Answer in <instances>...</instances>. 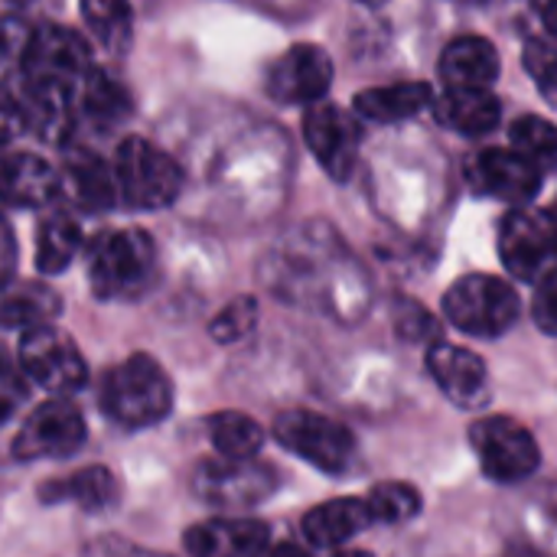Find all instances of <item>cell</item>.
<instances>
[{"label":"cell","mask_w":557,"mask_h":557,"mask_svg":"<svg viewBox=\"0 0 557 557\" xmlns=\"http://www.w3.org/2000/svg\"><path fill=\"white\" fill-rule=\"evenodd\" d=\"M98 405L117 428L144 431L173 411V382L153 356L134 352L104 372Z\"/></svg>","instance_id":"1"},{"label":"cell","mask_w":557,"mask_h":557,"mask_svg":"<svg viewBox=\"0 0 557 557\" xmlns=\"http://www.w3.org/2000/svg\"><path fill=\"white\" fill-rule=\"evenodd\" d=\"M85 274L98 300H134L157 277V245L144 228H111L95 235Z\"/></svg>","instance_id":"2"},{"label":"cell","mask_w":557,"mask_h":557,"mask_svg":"<svg viewBox=\"0 0 557 557\" xmlns=\"http://www.w3.org/2000/svg\"><path fill=\"white\" fill-rule=\"evenodd\" d=\"M117 199L134 212H160L183 193L180 163L144 137H127L114 157Z\"/></svg>","instance_id":"3"},{"label":"cell","mask_w":557,"mask_h":557,"mask_svg":"<svg viewBox=\"0 0 557 557\" xmlns=\"http://www.w3.org/2000/svg\"><path fill=\"white\" fill-rule=\"evenodd\" d=\"M447 320L480 339H496L509 333L519 320V294L509 281L493 274H467L444 294Z\"/></svg>","instance_id":"4"},{"label":"cell","mask_w":557,"mask_h":557,"mask_svg":"<svg viewBox=\"0 0 557 557\" xmlns=\"http://www.w3.org/2000/svg\"><path fill=\"white\" fill-rule=\"evenodd\" d=\"M470 447L476 454L480 470L499 486L525 483L542 467V450H539V441L532 437V431L506 414L473 421Z\"/></svg>","instance_id":"5"},{"label":"cell","mask_w":557,"mask_h":557,"mask_svg":"<svg viewBox=\"0 0 557 557\" xmlns=\"http://www.w3.org/2000/svg\"><path fill=\"white\" fill-rule=\"evenodd\" d=\"M274 437L284 450L297 454L323 473H346L356 460V437L336 418L320 411L290 408L274 418Z\"/></svg>","instance_id":"6"},{"label":"cell","mask_w":557,"mask_h":557,"mask_svg":"<svg viewBox=\"0 0 557 557\" xmlns=\"http://www.w3.org/2000/svg\"><path fill=\"white\" fill-rule=\"evenodd\" d=\"M281 490L277 467L251 460L209 457L193 473V493L212 509H251L268 503Z\"/></svg>","instance_id":"7"},{"label":"cell","mask_w":557,"mask_h":557,"mask_svg":"<svg viewBox=\"0 0 557 557\" xmlns=\"http://www.w3.org/2000/svg\"><path fill=\"white\" fill-rule=\"evenodd\" d=\"M85 414L69 395H52L49 401L36 405L26 421L20 424L10 454L20 463L29 460H65L85 447Z\"/></svg>","instance_id":"8"},{"label":"cell","mask_w":557,"mask_h":557,"mask_svg":"<svg viewBox=\"0 0 557 557\" xmlns=\"http://www.w3.org/2000/svg\"><path fill=\"white\" fill-rule=\"evenodd\" d=\"M16 362L23 375L49 395H72L88 385V366L78 346L72 343L69 333H62L52 323L23 330Z\"/></svg>","instance_id":"9"},{"label":"cell","mask_w":557,"mask_h":557,"mask_svg":"<svg viewBox=\"0 0 557 557\" xmlns=\"http://www.w3.org/2000/svg\"><path fill=\"white\" fill-rule=\"evenodd\" d=\"M499 258L519 281H539L557 264V235L545 209H516L499 228Z\"/></svg>","instance_id":"10"},{"label":"cell","mask_w":557,"mask_h":557,"mask_svg":"<svg viewBox=\"0 0 557 557\" xmlns=\"http://www.w3.org/2000/svg\"><path fill=\"white\" fill-rule=\"evenodd\" d=\"M304 140L313 150V157L320 160V166L336 183H346L352 176L356 160H359V147H362V127L346 108L330 104V101L307 104Z\"/></svg>","instance_id":"11"},{"label":"cell","mask_w":557,"mask_h":557,"mask_svg":"<svg viewBox=\"0 0 557 557\" xmlns=\"http://www.w3.org/2000/svg\"><path fill=\"white\" fill-rule=\"evenodd\" d=\"M333 85V59L323 46L297 42L281 52L264 75V88L277 104H317Z\"/></svg>","instance_id":"12"},{"label":"cell","mask_w":557,"mask_h":557,"mask_svg":"<svg viewBox=\"0 0 557 557\" xmlns=\"http://www.w3.org/2000/svg\"><path fill=\"white\" fill-rule=\"evenodd\" d=\"M467 180L480 196H493L509 206H529L542 189V173L512 147H490L470 157Z\"/></svg>","instance_id":"13"},{"label":"cell","mask_w":557,"mask_h":557,"mask_svg":"<svg viewBox=\"0 0 557 557\" xmlns=\"http://www.w3.org/2000/svg\"><path fill=\"white\" fill-rule=\"evenodd\" d=\"M88 69H91L88 42L69 26H36L29 49L20 62V72L26 75L59 78L69 85H78V78Z\"/></svg>","instance_id":"14"},{"label":"cell","mask_w":557,"mask_h":557,"mask_svg":"<svg viewBox=\"0 0 557 557\" xmlns=\"http://www.w3.org/2000/svg\"><path fill=\"white\" fill-rule=\"evenodd\" d=\"M271 545V529L258 519L219 516L196 522L183 535L189 557H261Z\"/></svg>","instance_id":"15"},{"label":"cell","mask_w":557,"mask_h":557,"mask_svg":"<svg viewBox=\"0 0 557 557\" xmlns=\"http://www.w3.org/2000/svg\"><path fill=\"white\" fill-rule=\"evenodd\" d=\"M428 372L437 388L460 408H483L490 401V369L486 362L454 343H434L428 349Z\"/></svg>","instance_id":"16"},{"label":"cell","mask_w":557,"mask_h":557,"mask_svg":"<svg viewBox=\"0 0 557 557\" xmlns=\"http://www.w3.org/2000/svg\"><path fill=\"white\" fill-rule=\"evenodd\" d=\"M59 196V173L36 153L0 147V202L20 209L49 206Z\"/></svg>","instance_id":"17"},{"label":"cell","mask_w":557,"mask_h":557,"mask_svg":"<svg viewBox=\"0 0 557 557\" xmlns=\"http://www.w3.org/2000/svg\"><path fill=\"white\" fill-rule=\"evenodd\" d=\"M39 503L46 506H75L88 516H101L117 509L121 480L108 467H82L69 476L46 480L39 486Z\"/></svg>","instance_id":"18"},{"label":"cell","mask_w":557,"mask_h":557,"mask_svg":"<svg viewBox=\"0 0 557 557\" xmlns=\"http://www.w3.org/2000/svg\"><path fill=\"white\" fill-rule=\"evenodd\" d=\"M372 522L369 516V506L366 499H330L317 509H310L300 522L304 529V539L313 545V548H326V552H336L343 545H349L356 535H362Z\"/></svg>","instance_id":"19"},{"label":"cell","mask_w":557,"mask_h":557,"mask_svg":"<svg viewBox=\"0 0 557 557\" xmlns=\"http://www.w3.org/2000/svg\"><path fill=\"white\" fill-rule=\"evenodd\" d=\"M62 313V297L42 284L26 277H7L0 281V326L3 330H33L42 323H52Z\"/></svg>","instance_id":"20"},{"label":"cell","mask_w":557,"mask_h":557,"mask_svg":"<svg viewBox=\"0 0 557 557\" xmlns=\"http://www.w3.org/2000/svg\"><path fill=\"white\" fill-rule=\"evenodd\" d=\"M59 189H65L72 196V202H78V209H85V212H108L117 202L114 166L104 163V157H98L91 150H78L65 160Z\"/></svg>","instance_id":"21"},{"label":"cell","mask_w":557,"mask_h":557,"mask_svg":"<svg viewBox=\"0 0 557 557\" xmlns=\"http://www.w3.org/2000/svg\"><path fill=\"white\" fill-rule=\"evenodd\" d=\"M441 78L447 88H490L499 78V52L483 36H460L441 52Z\"/></svg>","instance_id":"22"},{"label":"cell","mask_w":557,"mask_h":557,"mask_svg":"<svg viewBox=\"0 0 557 557\" xmlns=\"http://www.w3.org/2000/svg\"><path fill=\"white\" fill-rule=\"evenodd\" d=\"M434 104V91L428 82H395V85H379L366 88L356 95V114L375 124H398L408 121Z\"/></svg>","instance_id":"23"},{"label":"cell","mask_w":557,"mask_h":557,"mask_svg":"<svg viewBox=\"0 0 557 557\" xmlns=\"http://www.w3.org/2000/svg\"><path fill=\"white\" fill-rule=\"evenodd\" d=\"M437 117L457 134L483 137L499 127L503 104L490 88H447V95L437 101Z\"/></svg>","instance_id":"24"},{"label":"cell","mask_w":557,"mask_h":557,"mask_svg":"<svg viewBox=\"0 0 557 557\" xmlns=\"http://www.w3.org/2000/svg\"><path fill=\"white\" fill-rule=\"evenodd\" d=\"M82 251V225L69 212H49L36 228V268L42 274H62Z\"/></svg>","instance_id":"25"},{"label":"cell","mask_w":557,"mask_h":557,"mask_svg":"<svg viewBox=\"0 0 557 557\" xmlns=\"http://www.w3.org/2000/svg\"><path fill=\"white\" fill-rule=\"evenodd\" d=\"M206 434H209V444H212L215 457H225V460H251L264 447L261 424L255 418L242 414V411L212 414L206 421Z\"/></svg>","instance_id":"26"},{"label":"cell","mask_w":557,"mask_h":557,"mask_svg":"<svg viewBox=\"0 0 557 557\" xmlns=\"http://www.w3.org/2000/svg\"><path fill=\"white\" fill-rule=\"evenodd\" d=\"M78 111L98 124H117L131 114V101L114 78H108L104 72L91 65L75 85V114Z\"/></svg>","instance_id":"27"},{"label":"cell","mask_w":557,"mask_h":557,"mask_svg":"<svg viewBox=\"0 0 557 557\" xmlns=\"http://www.w3.org/2000/svg\"><path fill=\"white\" fill-rule=\"evenodd\" d=\"M82 20L108 52H124L134 36L131 0H82Z\"/></svg>","instance_id":"28"},{"label":"cell","mask_w":557,"mask_h":557,"mask_svg":"<svg viewBox=\"0 0 557 557\" xmlns=\"http://www.w3.org/2000/svg\"><path fill=\"white\" fill-rule=\"evenodd\" d=\"M509 147L525 157L542 176L557 173V127L539 114H525L509 127Z\"/></svg>","instance_id":"29"},{"label":"cell","mask_w":557,"mask_h":557,"mask_svg":"<svg viewBox=\"0 0 557 557\" xmlns=\"http://www.w3.org/2000/svg\"><path fill=\"white\" fill-rule=\"evenodd\" d=\"M366 506L375 525H401L421 512V493L408 483H379L369 490Z\"/></svg>","instance_id":"30"},{"label":"cell","mask_w":557,"mask_h":557,"mask_svg":"<svg viewBox=\"0 0 557 557\" xmlns=\"http://www.w3.org/2000/svg\"><path fill=\"white\" fill-rule=\"evenodd\" d=\"M255 326H258V300L255 297H235L212 317L209 336L219 346H232V343H242L245 336H251Z\"/></svg>","instance_id":"31"},{"label":"cell","mask_w":557,"mask_h":557,"mask_svg":"<svg viewBox=\"0 0 557 557\" xmlns=\"http://www.w3.org/2000/svg\"><path fill=\"white\" fill-rule=\"evenodd\" d=\"M522 65L532 75V82L539 85V91L557 101V49L545 39H529L522 49Z\"/></svg>","instance_id":"32"},{"label":"cell","mask_w":557,"mask_h":557,"mask_svg":"<svg viewBox=\"0 0 557 557\" xmlns=\"http://www.w3.org/2000/svg\"><path fill=\"white\" fill-rule=\"evenodd\" d=\"M33 23L16 16V13H7L0 16V72H10V69H20L26 49H29V39H33Z\"/></svg>","instance_id":"33"},{"label":"cell","mask_w":557,"mask_h":557,"mask_svg":"<svg viewBox=\"0 0 557 557\" xmlns=\"http://www.w3.org/2000/svg\"><path fill=\"white\" fill-rule=\"evenodd\" d=\"M26 395H29V382L20 362L0 346V424L13 418V411L26 401Z\"/></svg>","instance_id":"34"},{"label":"cell","mask_w":557,"mask_h":557,"mask_svg":"<svg viewBox=\"0 0 557 557\" xmlns=\"http://www.w3.org/2000/svg\"><path fill=\"white\" fill-rule=\"evenodd\" d=\"M532 320L542 333L557 336V264L535 281Z\"/></svg>","instance_id":"35"},{"label":"cell","mask_w":557,"mask_h":557,"mask_svg":"<svg viewBox=\"0 0 557 557\" xmlns=\"http://www.w3.org/2000/svg\"><path fill=\"white\" fill-rule=\"evenodd\" d=\"M395 326H398V333L405 336V339H411V343H418V339H428V336H434V317L424 310V307H418V304H411V300H405V304H398L395 307Z\"/></svg>","instance_id":"36"},{"label":"cell","mask_w":557,"mask_h":557,"mask_svg":"<svg viewBox=\"0 0 557 557\" xmlns=\"http://www.w3.org/2000/svg\"><path fill=\"white\" fill-rule=\"evenodd\" d=\"M20 134H26V121L23 111L16 104V95L10 85H0V147L13 144Z\"/></svg>","instance_id":"37"},{"label":"cell","mask_w":557,"mask_h":557,"mask_svg":"<svg viewBox=\"0 0 557 557\" xmlns=\"http://www.w3.org/2000/svg\"><path fill=\"white\" fill-rule=\"evenodd\" d=\"M16 274V235L7 215L0 212V281Z\"/></svg>","instance_id":"38"},{"label":"cell","mask_w":557,"mask_h":557,"mask_svg":"<svg viewBox=\"0 0 557 557\" xmlns=\"http://www.w3.org/2000/svg\"><path fill=\"white\" fill-rule=\"evenodd\" d=\"M91 557H170L157 555V552H144V548H134V545H124V542H101Z\"/></svg>","instance_id":"39"},{"label":"cell","mask_w":557,"mask_h":557,"mask_svg":"<svg viewBox=\"0 0 557 557\" xmlns=\"http://www.w3.org/2000/svg\"><path fill=\"white\" fill-rule=\"evenodd\" d=\"M261 557H313L310 552H304L300 545H290V542H284V545H268V552Z\"/></svg>","instance_id":"40"},{"label":"cell","mask_w":557,"mask_h":557,"mask_svg":"<svg viewBox=\"0 0 557 557\" xmlns=\"http://www.w3.org/2000/svg\"><path fill=\"white\" fill-rule=\"evenodd\" d=\"M542 23H545V29L557 39V0H545V7H542Z\"/></svg>","instance_id":"41"},{"label":"cell","mask_w":557,"mask_h":557,"mask_svg":"<svg viewBox=\"0 0 557 557\" xmlns=\"http://www.w3.org/2000/svg\"><path fill=\"white\" fill-rule=\"evenodd\" d=\"M545 212H548V219H552V228H555V235H557V196H555V202H552Z\"/></svg>","instance_id":"42"},{"label":"cell","mask_w":557,"mask_h":557,"mask_svg":"<svg viewBox=\"0 0 557 557\" xmlns=\"http://www.w3.org/2000/svg\"><path fill=\"white\" fill-rule=\"evenodd\" d=\"M336 557H369V555H362V552H339Z\"/></svg>","instance_id":"43"},{"label":"cell","mask_w":557,"mask_h":557,"mask_svg":"<svg viewBox=\"0 0 557 557\" xmlns=\"http://www.w3.org/2000/svg\"><path fill=\"white\" fill-rule=\"evenodd\" d=\"M10 3H20L23 7V3H33V0H10Z\"/></svg>","instance_id":"44"},{"label":"cell","mask_w":557,"mask_h":557,"mask_svg":"<svg viewBox=\"0 0 557 557\" xmlns=\"http://www.w3.org/2000/svg\"><path fill=\"white\" fill-rule=\"evenodd\" d=\"M359 3H372V7H375V3H382V0H359Z\"/></svg>","instance_id":"45"}]
</instances>
